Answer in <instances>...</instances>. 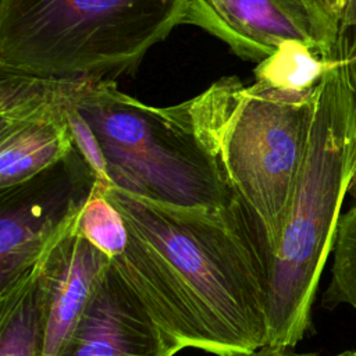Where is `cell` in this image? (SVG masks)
<instances>
[{"mask_svg": "<svg viewBox=\"0 0 356 356\" xmlns=\"http://www.w3.org/2000/svg\"><path fill=\"white\" fill-rule=\"evenodd\" d=\"M127 229L113 266L182 349L242 356L268 342L270 249L235 199L224 210L154 203L113 186Z\"/></svg>", "mask_w": 356, "mask_h": 356, "instance_id": "obj_1", "label": "cell"}, {"mask_svg": "<svg viewBox=\"0 0 356 356\" xmlns=\"http://www.w3.org/2000/svg\"><path fill=\"white\" fill-rule=\"evenodd\" d=\"M222 82L175 106L154 107L111 79H71L70 99L90 127L107 186L182 209L224 210L232 203L217 156L214 127Z\"/></svg>", "mask_w": 356, "mask_h": 356, "instance_id": "obj_2", "label": "cell"}, {"mask_svg": "<svg viewBox=\"0 0 356 356\" xmlns=\"http://www.w3.org/2000/svg\"><path fill=\"white\" fill-rule=\"evenodd\" d=\"M356 178V82L339 58L317 83L309 143L270 257L267 346L295 348L310 331L341 206Z\"/></svg>", "mask_w": 356, "mask_h": 356, "instance_id": "obj_3", "label": "cell"}, {"mask_svg": "<svg viewBox=\"0 0 356 356\" xmlns=\"http://www.w3.org/2000/svg\"><path fill=\"white\" fill-rule=\"evenodd\" d=\"M188 0H0V71L111 79L184 21Z\"/></svg>", "mask_w": 356, "mask_h": 356, "instance_id": "obj_4", "label": "cell"}, {"mask_svg": "<svg viewBox=\"0 0 356 356\" xmlns=\"http://www.w3.org/2000/svg\"><path fill=\"white\" fill-rule=\"evenodd\" d=\"M214 127L225 184L274 250L302 167L316 107L317 85L296 90L221 78Z\"/></svg>", "mask_w": 356, "mask_h": 356, "instance_id": "obj_5", "label": "cell"}, {"mask_svg": "<svg viewBox=\"0 0 356 356\" xmlns=\"http://www.w3.org/2000/svg\"><path fill=\"white\" fill-rule=\"evenodd\" d=\"M99 179L81 152L0 191V295L28 280L76 225Z\"/></svg>", "mask_w": 356, "mask_h": 356, "instance_id": "obj_6", "label": "cell"}, {"mask_svg": "<svg viewBox=\"0 0 356 356\" xmlns=\"http://www.w3.org/2000/svg\"><path fill=\"white\" fill-rule=\"evenodd\" d=\"M182 24L200 26L257 63L286 42L324 61L338 60L339 19L321 0H188Z\"/></svg>", "mask_w": 356, "mask_h": 356, "instance_id": "obj_7", "label": "cell"}, {"mask_svg": "<svg viewBox=\"0 0 356 356\" xmlns=\"http://www.w3.org/2000/svg\"><path fill=\"white\" fill-rule=\"evenodd\" d=\"M179 350L111 263L57 356H174Z\"/></svg>", "mask_w": 356, "mask_h": 356, "instance_id": "obj_8", "label": "cell"}, {"mask_svg": "<svg viewBox=\"0 0 356 356\" xmlns=\"http://www.w3.org/2000/svg\"><path fill=\"white\" fill-rule=\"evenodd\" d=\"M110 264L111 259L74 228L38 266L44 314L43 356L58 355Z\"/></svg>", "mask_w": 356, "mask_h": 356, "instance_id": "obj_9", "label": "cell"}, {"mask_svg": "<svg viewBox=\"0 0 356 356\" xmlns=\"http://www.w3.org/2000/svg\"><path fill=\"white\" fill-rule=\"evenodd\" d=\"M70 79L46 103L0 115V191L58 163L74 149L68 122Z\"/></svg>", "mask_w": 356, "mask_h": 356, "instance_id": "obj_10", "label": "cell"}, {"mask_svg": "<svg viewBox=\"0 0 356 356\" xmlns=\"http://www.w3.org/2000/svg\"><path fill=\"white\" fill-rule=\"evenodd\" d=\"M43 346L44 314L35 270L0 295V356H43Z\"/></svg>", "mask_w": 356, "mask_h": 356, "instance_id": "obj_11", "label": "cell"}, {"mask_svg": "<svg viewBox=\"0 0 356 356\" xmlns=\"http://www.w3.org/2000/svg\"><path fill=\"white\" fill-rule=\"evenodd\" d=\"M339 60V58H338ZM335 61H324L298 42H286L254 68L257 82L274 88L303 90L314 88Z\"/></svg>", "mask_w": 356, "mask_h": 356, "instance_id": "obj_12", "label": "cell"}, {"mask_svg": "<svg viewBox=\"0 0 356 356\" xmlns=\"http://www.w3.org/2000/svg\"><path fill=\"white\" fill-rule=\"evenodd\" d=\"M331 281L321 298V306L332 310L339 305L356 309V206L342 213L338 221Z\"/></svg>", "mask_w": 356, "mask_h": 356, "instance_id": "obj_13", "label": "cell"}, {"mask_svg": "<svg viewBox=\"0 0 356 356\" xmlns=\"http://www.w3.org/2000/svg\"><path fill=\"white\" fill-rule=\"evenodd\" d=\"M75 229L110 259L120 256L128 243L125 221L106 196L100 182L82 209Z\"/></svg>", "mask_w": 356, "mask_h": 356, "instance_id": "obj_14", "label": "cell"}, {"mask_svg": "<svg viewBox=\"0 0 356 356\" xmlns=\"http://www.w3.org/2000/svg\"><path fill=\"white\" fill-rule=\"evenodd\" d=\"M341 26V38L346 36V33L353 35V43L345 47L346 54H352L356 51V0H348L346 6L339 18Z\"/></svg>", "mask_w": 356, "mask_h": 356, "instance_id": "obj_15", "label": "cell"}, {"mask_svg": "<svg viewBox=\"0 0 356 356\" xmlns=\"http://www.w3.org/2000/svg\"><path fill=\"white\" fill-rule=\"evenodd\" d=\"M242 356H324L316 352H296L295 348H278V346H263L252 353ZM331 356H356V349L345 350Z\"/></svg>", "mask_w": 356, "mask_h": 356, "instance_id": "obj_16", "label": "cell"}, {"mask_svg": "<svg viewBox=\"0 0 356 356\" xmlns=\"http://www.w3.org/2000/svg\"><path fill=\"white\" fill-rule=\"evenodd\" d=\"M321 1H323V3L325 4V7H327L332 14H335V15L338 17V19H339L348 0H321Z\"/></svg>", "mask_w": 356, "mask_h": 356, "instance_id": "obj_17", "label": "cell"}, {"mask_svg": "<svg viewBox=\"0 0 356 356\" xmlns=\"http://www.w3.org/2000/svg\"><path fill=\"white\" fill-rule=\"evenodd\" d=\"M355 188H356V178H355V181L352 182V185H350V188H349V192H348V195H349V193H350V192H352Z\"/></svg>", "mask_w": 356, "mask_h": 356, "instance_id": "obj_18", "label": "cell"}, {"mask_svg": "<svg viewBox=\"0 0 356 356\" xmlns=\"http://www.w3.org/2000/svg\"><path fill=\"white\" fill-rule=\"evenodd\" d=\"M349 195H353V196H355V197H356V188H355V189H353V191H352V192H350V193H349Z\"/></svg>", "mask_w": 356, "mask_h": 356, "instance_id": "obj_19", "label": "cell"}]
</instances>
